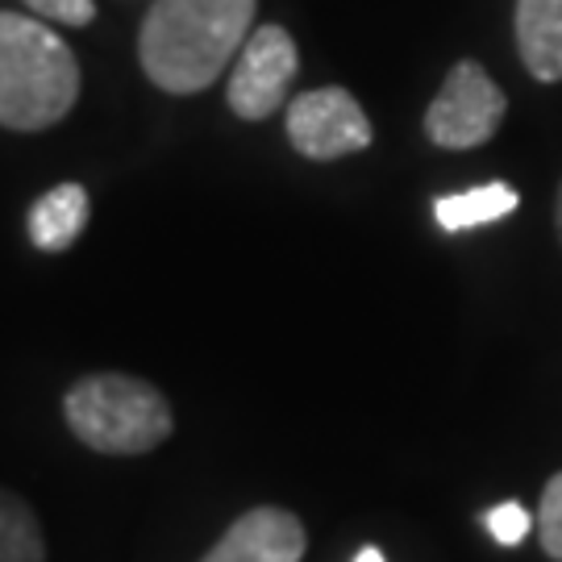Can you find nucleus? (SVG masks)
Returning a JSON list of instances; mask_svg holds the SVG:
<instances>
[{
  "label": "nucleus",
  "instance_id": "9d476101",
  "mask_svg": "<svg viewBox=\"0 0 562 562\" xmlns=\"http://www.w3.org/2000/svg\"><path fill=\"white\" fill-rule=\"evenodd\" d=\"M517 188L513 183H483V188H471V192H454V196H438L434 201V217L446 234H459V229H475V225H492L504 222L508 213H517Z\"/></svg>",
  "mask_w": 562,
  "mask_h": 562
},
{
  "label": "nucleus",
  "instance_id": "39448f33",
  "mask_svg": "<svg viewBox=\"0 0 562 562\" xmlns=\"http://www.w3.org/2000/svg\"><path fill=\"white\" fill-rule=\"evenodd\" d=\"M301 71L296 42L283 25H259L229 71L225 101L241 121H267L288 104V88Z\"/></svg>",
  "mask_w": 562,
  "mask_h": 562
},
{
  "label": "nucleus",
  "instance_id": "7ed1b4c3",
  "mask_svg": "<svg viewBox=\"0 0 562 562\" xmlns=\"http://www.w3.org/2000/svg\"><path fill=\"white\" fill-rule=\"evenodd\" d=\"M63 417L88 450L101 454H146L171 438L176 417L155 383L138 375H83L63 396Z\"/></svg>",
  "mask_w": 562,
  "mask_h": 562
},
{
  "label": "nucleus",
  "instance_id": "f257e3e1",
  "mask_svg": "<svg viewBox=\"0 0 562 562\" xmlns=\"http://www.w3.org/2000/svg\"><path fill=\"white\" fill-rule=\"evenodd\" d=\"M259 0H155L138 30V59L146 80L192 97L222 80L255 34Z\"/></svg>",
  "mask_w": 562,
  "mask_h": 562
},
{
  "label": "nucleus",
  "instance_id": "9b49d317",
  "mask_svg": "<svg viewBox=\"0 0 562 562\" xmlns=\"http://www.w3.org/2000/svg\"><path fill=\"white\" fill-rule=\"evenodd\" d=\"M0 562H46V538L34 508L0 487Z\"/></svg>",
  "mask_w": 562,
  "mask_h": 562
},
{
  "label": "nucleus",
  "instance_id": "4468645a",
  "mask_svg": "<svg viewBox=\"0 0 562 562\" xmlns=\"http://www.w3.org/2000/svg\"><path fill=\"white\" fill-rule=\"evenodd\" d=\"M25 9H34L38 18L55 21V25H88V21L97 18V4L92 0H21Z\"/></svg>",
  "mask_w": 562,
  "mask_h": 562
},
{
  "label": "nucleus",
  "instance_id": "f03ea898",
  "mask_svg": "<svg viewBox=\"0 0 562 562\" xmlns=\"http://www.w3.org/2000/svg\"><path fill=\"white\" fill-rule=\"evenodd\" d=\"M80 101V63L38 18L0 9V125L38 134L59 125Z\"/></svg>",
  "mask_w": 562,
  "mask_h": 562
},
{
  "label": "nucleus",
  "instance_id": "20e7f679",
  "mask_svg": "<svg viewBox=\"0 0 562 562\" xmlns=\"http://www.w3.org/2000/svg\"><path fill=\"white\" fill-rule=\"evenodd\" d=\"M508 97L483 71V63L459 59L442 80V92L425 109V138L442 150H475L496 138Z\"/></svg>",
  "mask_w": 562,
  "mask_h": 562
},
{
  "label": "nucleus",
  "instance_id": "ddd939ff",
  "mask_svg": "<svg viewBox=\"0 0 562 562\" xmlns=\"http://www.w3.org/2000/svg\"><path fill=\"white\" fill-rule=\"evenodd\" d=\"M533 525H538V517H529L517 501H504V504H496V508L487 513V529H492V538H496L501 546L525 542Z\"/></svg>",
  "mask_w": 562,
  "mask_h": 562
},
{
  "label": "nucleus",
  "instance_id": "6e6552de",
  "mask_svg": "<svg viewBox=\"0 0 562 562\" xmlns=\"http://www.w3.org/2000/svg\"><path fill=\"white\" fill-rule=\"evenodd\" d=\"M513 34L525 71L538 83L562 80V0H517Z\"/></svg>",
  "mask_w": 562,
  "mask_h": 562
},
{
  "label": "nucleus",
  "instance_id": "f8f14e48",
  "mask_svg": "<svg viewBox=\"0 0 562 562\" xmlns=\"http://www.w3.org/2000/svg\"><path fill=\"white\" fill-rule=\"evenodd\" d=\"M538 538L554 562H562V471L546 483L542 508H538Z\"/></svg>",
  "mask_w": 562,
  "mask_h": 562
},
{
  "label": "nucleus",
  "instance_id": "dca6fc26",
  "mask_svg": "<svg viewBox=\"0 0 562 562\" xmlns=\"http://www.w3.org/2000/svg\"><path fill=\"white\" fill-rule=\"evenodd\" d=\"M554 225H559V241H562V183H559V204H554Z\"/></svg>",
  "mask_w": 562,
  "mask_h": 562
},
{
  "label": "nucleus",
  "instance_id": "423d86ee",
  "mask_svg": "<svg viewBox=\"0 0 562 562\" xmlns=\"http://www.w3.org/2000/svg\"><path fill=\"white\" fill-rule=\"evenodd\" d=\"M371 138V117L346 88H313L288 104V142L304 159H346L367 150Z\"/></svg>",
  "mask_w": 562,
  "mask_h": 562
},
{
  "label": "nucleus",
  "instance_id": "0eeeda50",
  "mask_svg": "<svg viewBox=\"0 0 562 562\" xmlns=\"http://www.w3.org/2000/svg\"><path fill=\"white\" fill-rule=\"evenodd\" d=\"M304 546L308 538L301 517L276 504H262L241 513L201 562H301Z\"/></svg>",
  "mask_w": 562,
  "mask_h": 562
},
{
  "label": "nucleus",
  "instance_id": "1a4fd4ad",
  "mask_svg": "<svg viewBox=\"0 0 562 562\" xmlns=\"http://www.w3.org/2000/svg\"><path fill=\"white\" fill-rule=\"evenodd\" d=\"M88 213H92V201H88L83 183H55L50 192H42L38 201H34L30 217H25V234L46 255H63L83 234Z\"/></svg>",
  "mask_w": 562,
  "mask_h": 562
},
{
  "label": "nucleus",
  "instance_id": "2eb2a0df",
  "mask_svg": "<svg viewBox=\"0 0 562 562\" xmlns=\"http://www.w3.org/2000/svg\"><path fill=\"white\" fill-rule=\"evenodd\" d=\"M355 562H383V550L380 546H362L359 554H355Z\"/></svg>",
  "mask_w": 562,
  "mask_h": 562
}]
</instances>
